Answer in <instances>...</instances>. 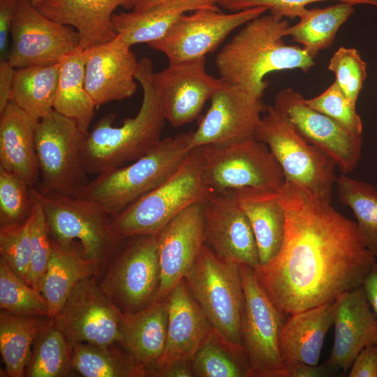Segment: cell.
Listing matches in <instances>:
<instances>
[{"label": "cell", "mask_w": 377, "mask_h": 377, "mask_svg": "<svg viewBox=\"0 0 377 377\" xmlns=\"http://www.w3.org/2000/svg\"><path fill=\"white\" fill-rule=\"evenodd\" d=\"M285 211L282 245L256 279L286 317L327 302L362 285L377 260L355 222L309 190L285 181L277 189Z\"/></svg>", "instance_id": "1"}, {"label": "cell", "mask_w": 377, "mask_h": 377, "mask_svg": "<svg viewBox=\"0 0 377 377\" xmlns=\"http://www.w3.org/2000/svg\"><path fill=\"white\" fill-rule=\"evenodd\" d=\"M265 13L246 22L215 58L219 77L256 99H262L268 87L264 80L268 73L295 68L307 72L315 64L310 52L282 40L288 20Z\"/></svg>", "instance_id": "2"}, {"label": "cell", "mask_w": 377, "mask_h": 377, "mask_svg": "<svg viewBox=\"0 0 377 377\" xmlns=\"http://www.w3.org/2000/svg\"><path fill=\"white\" fill-rule=\"evenodd\" d=\"M153 63L148 57L141 58L135 73L140 84L143 98L138 114L113 126L116 114L103 117L85 136L82 158L89 175L124 166L145 155L161 139L165 118L152 83Z\"/></svg>", "instance_id": "3"}, {"label": "cell", "mask_w": 377, "mask_h": 377, "mask_svg": "<svg viewBox=\"0 0 377 377\" xmlns=\"http://www.w3.org/2000/svg\"><path fill=\"white\" fill-rule=\"evenodd\" d=\"M192 131L162 139L131 164L102 172L77 196L100 204L113 216L170 177L189 151Z\"/></svg>", "instance_id": "4"}, {"label": "cell", "mask_w": 377, "mask_h": 377, "mask_svg": "<svg viewBox=\"0 0 377 377\" xmlns=\"http://www.w3.org/2000/svg\"><path fill=\"white\" fill-rule=\"evenodd\" d=\"M209 194L202 181L201 151L195 147L165 182L111 216V229L121 239L156 235L178 214Z\"/></svg>", "instance_id": "5"}, {"label": "cell", "mask_w": 377, "mask_h": 377, "mask_svg": "<svg viewBox=\"0 0 377 377\" xmlns=\"http://www.w3.org/2000/svg\"><path fill=\"white\" fill-rule=\"evenodd\" d=\"M41 205L52 239L103 265L124 239L112 230L110 216L94 200L57 193L44 194L31 186Z\"/></svg>", "instance_id": "6"}, {"label": "cell", "mask_w": 377, "mask_h": 377, "mask_svg": "<svg viewBox=\"0 0 377 377\" xmlns=\"http://www.w3.org/2000/svg\"><path fill=\"white\" fill-rule=\"evenodd\" d=\"M184 279L212 326L244 346L245 300L239 264L221 258L204 244Z\"/></svg>", "instance_id": "7"}, {"label": "cell", "mask_w": 377, "mask_h": 377, "mask_svg": "<svg viewBox=\"0 0 377 377\" xmlns=\"http://www.w3.org/2000/svg\"><path fill=\"white\" fill-rule=\"evenodd\" d=\"M253 136L268 146L283 170L285 181L330 203L337 178L336 163L302 137L274 106H267Z\"/></svg>", "instance_id": "8"}, {"label": "cell", "mask_w": 377, "mask_h": 377, "mask_svg": "<svg viewBox=\"0 0 377 377\" xmlns=\"http://www.w3.org/2000/svg\"><path fill=\"white\" fill-rule=\"evenodd\" d=\"M198 147L202 181L209 193L244 187L277 190L285 182L283 170L268 146L254 136Z\"/></svg>", "instance_id": "9"}, {"label": "cell", "mask_w": 377, "mask_h": 377, "mask_svg": "<svg viewBox=\"0 0 377 377\" xmlns=\"http://www.w3.org/2000/svg\"><path fill=\"white\" fill-rule=\"evenodd\" d=\"M76 122L54 109L36 124L35 144L41 193L77 196L89 182L82 158L84 136Z\"/></svg>", "instance_id": "10"}, {"label": "cell", "mask_w": 377, "mask_h": 377, "mask_svg": "<svg viewBox=\"0 0 377 377\" xmlns=\"http://www.w3.org/2000/svg\"><path fill=\"white\" fill-rule=\"evenodd\" d=\"M124 239L110 257L99 284L104 293L123 311H138L150 304L158 291L160 266L156 235Z\"/></svg>", "instance_id": "11"}, {"label": "cell", "mask_w": 377, "mask_h": 377, "mask_svg": "<svg viewBox=\"0 0 377 377\" xmlns=\"http://www.w3.org/2000/svg\"><path fill=\"white\" fill-rule=\"evenodd\" d=\"M244 294L242 339L247 351L249 377H286L279 350V337L286 320L260 287L254 269L239 264Z\"/></svg>", "instance_id": "12"}, {"label": "cell", "mask_w": 377, "mask_h": 377, "mask_svg": "<svg viewBox=\"0 0 377 377\" xmlns=\"http://www.w3.org/2000/svg\"><path fill=\"white\" fill-rule=\"evenodd\" d=\"M121 313L95 276H91L76 284L62 309L50 320L71 349L80 343L108 346L120 342Z\"/></svg>", "instance_id": "13"}, {"label": "cell", "mask_w": 377, "mask_h": 377, "mask_svg": "<svg viewBox=\"0 0 377 377\" xmlns=\"http://www.w3.org/2000/svg\"><path fill=\"white\" fill-rule=\"evenodd\" d=\"M265 7H255L232 13L218 7L183 14L161 39L148 45L163 53L169 63L205 57L214 52L235 29L265 14Z\"/></svg>", "instance_id": "14"}, {"label": "cell", "mask_w": 377, "mask_h": 377, "mask_svg": "<svg viewBox=\"0 0 377 377\" xmlns=\"http://www.w3.org/2000/svg\"><path fill=\"white\" fill-rule=\"evenodd\" d=\"M8 60L15 68L60 62L80 47V37L72 27L42 14L29 0H16Z\"/></svg>", "instance_id": "15"}, {"label": "cell", "mask_w": 377, "mask_h": 377, "mask_svg": "<svg viewBox=\"0 0 377 377\" xmlns=\"http://www.w3.org/2000/svg\"><path fill=\"white\" fill-rule=\"evenodd\" d=\"M310 144L336 163L341 173L353 171L361 158L363 134L350 132L328 116L311 108L298 91H279L273 105Z\"/></svg>", "instance_id": "16"}, {"label": "cell", "mask_w": 377, "mask_h": 377, "mask_svg": "<svg viewBox=\"0 0 377 377\" xmlns=\"http://www.w3.org/2000/svg\"><path fill=\"white\" fill-rule=\"evenodd\" d=\"M205 57L169 63L153 73L151 80L165 118L174 127L190 123L200 115L206 102L225 84L207 73Z\"/></svg>", "instance_id": "17"}, {"label": "cell", "mask_w": 377, "mask_h": 377, "mask_svg": "<svg viewBox=\"0 0 377 377\" xmlns=\"http://www.w3.org/2000/svg\"><path fill=\"white\" fill-rule=\"evenodd\" d=\"M201 204L204 244L226 261L255 269L260 264L256 240L232 191L210 193Z\"/></svg>", "instance_id": "18"}, {"label": "cell", "mask_w": 377, "mask_h": 377, "mask_svg": "<svg viewBox=\"0 0 377 377\" xmlns=\"http://www.w3.org/2000/svg\"><path fill=\"white\" fill-rule=\"evenodd\" d=\"M211 105L192 131L191 149L253 137L267 106L234 86L225 84L213 95Z\"/></svg>", "instance_id": "19"}, {"label": "cell", "mask_w": 377, "mask_h": 377, "mask_svg": "<svg viewBox=\"0 0 377 377\" xmlns=\"http://www.w3.org/2000/svg\"><path fill=\"white\" fill-rule=\"evenodd\" d=\"M201 202L184 209L156 234L160 266L156 300L166 299L185 278L204 244Z\"/></svg>", "instance_id": "20"}, {"label": "cell", "mask_w": 377, "mask_h": 377, "mask_svg": "<svg viewBox=\"0 0 377 377\" xmlns=\"http://www.w3.org/2000/svg\"><path fill=\"white\" fill-rule=\"evenodd\" d=\"M85 51V88L96 108L135 94L138 61L120 36Z\"/></svg>", "instance_id": "21"}, {"label": "cell", "mask_w": 377, "mask_h": 377, "mask_svg": "<svg viewBox=\"0 0 377 377\" xmlns=\"http://www.w3.org/2000/svg\"><path fill=\"white\" fill-rule=\"evenodd\" d=\"M333 325L334 343L327 364L345 374L362 348L377 345V315L362 285L334 300Z\"/></svg>", "instance_id": "22"}, {"label": "cell", "mask_w": 377, "mask_h": 377, "mask_svg": "<svg viewBox=\"0 0 377 377\" xmlns=\"http://www.w3.org/2000/svg\"><path fill=\"white\" fill-rule=\"evenodd\" d=\"M136 0H45L34 4L47 17L75 27L80 47L87 50L108 43L118 35L112 17L119 6L133 8Z\"/></svg>", "instance_id": "23"}, {"label": "cell", "mask_w": 377, "mask_h": 377, "mask_svg": "<svg viewBox=\"0 0 377 377\" xmlns=\"http://www.w3.org/2000/svg\"><path fill=\"white\" fill-rule=\"evenodd\" d=\"M165 349L157 361H192L212 326L193 297L185 279L170 293Z\"/></svg>", "instance_id": "24"}, {"label": "cell", "mask_w": 377, "mask_h": 377, "mask_svg": "<svg viewBox=\"0 0 377 377\" xmlns=\"http://www.w3.org/2000/svg\"><path fill=\"white\" fill-rule=\"evenodd\" d=\"M37 122L12 101L0 113V168L30 186H36L40 175L35 144Z\"/></svg>", "instance_id": "25"}, {"label": "cell", "mask_w": 377, "mask_h": 377, "mask_svg": "<svg viewBox=\"0 0 377 377\" xmlns=\"http://www.w3.org/2000/svg\"><path fill=\"white\" fill-rule=\"evenodd\" d=\"M334 302L296 313L285 320L279 337L284 368L297 362L318 364L325 336L333 325Z\"/></svg>", "instance_id": "26"}, {"label": "cell", "mask_w": 377, "mask_h": 377, "mask_svg": "<svg viewBox=\"0 0 377 377\" xmlns=\"http://www.w3.org/2000/svg\"><path fill=\"white\" fill-rule=\"evenodd\" d=\"M230 191L251 225L259 265L265 264L279 251L285 232L286 214L277 190L244 187Z\"/></svg>", "instance_id": "27"}, {"label": "cell", "mask_w": 377, "mask_h": 377, "mask_svg": "<svg viewBox=\"0 0 377 377\" xmlns=\"http://www.w3.org/2000/svg\"><path fill=\"white\" fill-rule=\"evenodd\" d=\"M167 325V298L162 300L154 299L138 311H122L119 343L146 369L163 353Z\"/></svg>", "instance_id": "28"}, {"label": "cell", "mask_w": 377, "mask_h": 377, "mask_svg": "<svg viewBox=\"0 0 377 377\" xmlns=\"http://www.w3.org/2000/svg\"><path fill=\"white\" fill-rule=\"evenodd\" d=\"M217 7L209 0H170L142 12L113 14L114 31L128 46L157 41L165 36L184 13Z\"/></svg>", "instance_id": "29"}, {"label": "cell", "mask_w": 377, "mask_h": 377, "mask_svg": "<svg viewBox=\"0 0 377 377\" xmlns=\"http://www.w3.org/2000/svg\"><path fill=\"white\" fill-rule=\"evenodd\" d=\"M102 265L52 239L51 256L40 288L48 304L49 319L60 311L76 284L97 275Z\"/></svg>", "instance_id": "30"}, {"label": "cell", "mask_w": 377, "mask_h": 377, "mask_svg": "<svg viewBox=\"0 0 377 377\" xmlns=\"http://www.w3.org/2000/svg\"><path fill=\"white\" fill-rule=\"evenodd\" d=\"M86 51L79 47L60 61V73L53 109L74 120L87 133L96 105L84 84Z\"/></svg>", "instance_id": "31"}, {"label": "cell", "mask_w": 377, "mask_h": 377, "mask_svg": "<svg viewBox=\"0 0 377 377\" xmlns=\"http://www.w3.org/2000/svg\"><path fill=\"white\" fill-rule=\"evenodd\" d=\"M59 73L60 62L15 68L10 101L38 121L53 110Z\"/></svg>", "instance_id": "32"}, {"label": "cell", "mask_w": 377, "mask_h": 377, "mask_svg": "<svg viewBox=\"0 0 377 377\" xmlns=\"http://www.w3.org/2000/svg\"><path fill=\"white\" fill-rule=\"evenodd\" d=\"M353 6L337 2L325 8H302L296 13L299 22L288 26L284 36H291L302 47L316 56L332 44L339 29L354 13Z\"/></svg>", "instance_id": "33"}, {"label": "cell", "mask_w": 377, "mask_h": 377, "mask_svg": "<svg viewBox=\"0 0 377 377\" xmlns=\"http://www.w3.org/2000/svg\"><path fill=\"white\" fill-rule=\"evenodd\" d=\"M47 317L0 313V352L4 376L22 377L31 356V347L40 331L50 322Z\"/></svg>", "instance_id": "34"}, {"label": "cell", "mask_w": 377, "mask_h": 377, "mask_svg": "<svg viewBox=\"0 0 377 377\" xmlns=\"http://www.w3.org/2000/svg\"><path fill=\"white\" fill-rule=\"evenodd\" d=\"M195 377H249V359L243 345L231 342L212 327L191 361Z\"/></svg>", "instance_id": "35"}, {"label": "cell", "mask_w": 377, "mask_h": 377, "mask_svg": "<svg viewBox=\"0 0 377 377\" xmlns=\"http://www.w3.org/2000/svg\"><path fill=\"white\" fill-rule=\"evenodd\" d=\"M110 346L80 343L72 349L73 370L85 377H145V367Z\"/></svg>", "instance_id": "36"}, {"label": "cell", "mask_w": 377, "mask_h": 377, "mask_svg": "<svg viewBox=\"0 0 377 377\" xmlns=\"http://www.w3.org/2000/svg\"><path fill=\"white\" fill-rule=\"evenodd\" d=\"M336 184L339 201L349 207L366 248L377 260V189L369 182L343 174Z\"/></svg>", "instance_id": "37"}, {"label": "cell", "mask_w": 377, "mask_h": 377, "mask_svg": "<svg viewBox=\"0 0 377 377\" xmlns=\"http://www.w3.org/2000/svg\"><path fill=\"white\" fill-rule=\"evenodd\" d=\"M73 371L72 349L50 320L34 339L25 374L29 377H66Z\"/></svg>", "instance_id": "38"}, {"label": "cell", "mask_w": 377, "mask_h": 377, "mask_svg": "<svg viewBox=\"0 0 377 377\" xmlns=\"http://www.w3.org/2000/svg\"><path fill=\"white\" fill-rule=\"evenodd\" d=\"M0 308L17 316L47 318L49 316L48 304L42 293L22 279L2 258H0Z\"/></svg>", "instance_id": "39"}, {"label": "cell", "mask_w": 377, "mask_h": 377, "mask_svg": "<svg viewBox=\"0 0 377 377\" xmlns=\"http://www.w3.org/2000/svg\"><path fill=\"white\" fill-rule=\"evenodd\" d=\"M34 205L31 186L16 174L0 168L1 226L25 221Z\"/></svg>", "instance_id": "40"}, {"label": "cell", "mask_w": 377, "mask_h": 377, "mask_svg": "<svg viewBox=\"0 0 377 377\" xmlns=\"http://www.w3.org/2000/svg\"><path fill=\"white\" fill-rule=\"evenodd\" d=\"M0 254L10 268L31 286V244L29 218L20 223L1 226Z\"/></svg>", "instance_id": "41"}, {"label": "cell", "mask_w": 377, "mask_h": 377, "mask_svg": "<svg viewBox=\"0 0 377 377\" xmlns=\"http://www.w3.org/2000/svg\"><path fill=\"white\" fill-rule=\"evenodd\" d=\"M304 102L350 132L363 134L362 121L356 111V105L343 94L335 81L320 95L304 98Z\"/></svg>", "instance_id": "42"}, {"label": "cell", "mask_w": 377, "mask_h": 377, "mask_svg": "<svg viewBox=\"0 0 377 377\" xmlns=\"http://www.w3.org/2000/svg\"><path fill=\"white\" fill-rule=\"evenodd\" d=\"M328 69L343 94L356 105L367 77V63L355 48L339 47L332 57Z\"/></svg>", "instance_id": "43"}, {"label": "cell", "mask_w": 377, "mask_h": 377, "mask_svg": "<svg viewBox=\"0 0 377 377\" xmlns=\"http://www.w3.org/2000/svg\"><path fill=\"white\" fill-rule=\"evenodd\" d=\"M34 200V205L29 216L31 244L30 281L31 286L40 291L51 256L52 239L43 208L36 200Z\"/></svg>", "instance_id": "44"}, {"label": "cell", "mask_w": 377, "mask_h": 377, "mask_svg": "<svg viewBox=\"0 0 377 377\" xmlns=\"http://www.w3.org/2000/svg\"><path fill=\"white\" fill-rule=\"evenodd\" d=\"M324 1L346 2L353 6L367 4L377 7V0H219L218 5L231 12L262 6L282 17L293 19L296 17L297 12L307 5Z\"/></svg>", "instance_id": "45"}, {"label": "cell", "mask_w": 377, "mask_h": 377, "mask_svg": "<svg viewBox=\"0 0 377 377\" xmlns=\"http://www.w3.org/2000/svg\"><path fill=\"white\" fill-rule=\"evenodd\" d=\"M349 377H377V345H368L355 357Z\"/></svg>", "instance_id": "46"}, {"label": "cell", "mask_w": 377, "mask_h": 377, "mask_svg": "<svg viewBox=\"0 0 377 377\" xmlns=\"http://www.w3.org/2000/svg\"><path fill=\"white\" fill-rule=\"evenodd\" d=\"M147 376L193 377L191 362L184 360L156 361L146 368Z\"/></svg>", "instance_id": "47"}, {"label": "cell", "mask_w": 377, "mask_h": 377, "mask_svg": "<svg viewBox=\"0 0 377 377\" xmlns=\"http://www.w3.org/2000/svg\"><path fill=\"white\" fill-rule=\"evenodd\" d=\"M16 8V0L0 1V54L1 59H7V46L8 34L11 31L12 24Z\"/></svg>", "instance_id": "48"}, {"label": "cell", "mask_w": 377, "mask_h": 377, "mask_svg": "<svg viewBox=\"0 0 377 377\" xmlns=\"http://www.w3.org/2000/svg\"><path fill=\"white\" fill-rule=\"evenodd\" d=\"M285 369L286 377H328L336 376L339 374L327 362L321 365L297 362L286 366Z\"/></svg>", "instance_id": "49"}, {"label": "cell", "mask_w": 377, "mask_h": 377, "mask_svg": "<svg viewBox=\"0 0 377 377\" xmlns=\"http://www.w3.org/2000/svg\"><path fill=\"white\" fill-rule=\"evenodd\" d=\"M15 68L8 59L0 61V113L10 102L11 89Z\"/></svg>", "instance_id": "50"}, {"label": "cell", "mask_w": 377, "mask_h": 377, "mask_svg": "<svg viewBox=\"0 0 377 377\" xmlns=\"http://www.w3.org/2000/svg\"><path fill=\"white\" fill-rule=\"evenodd\" d=\"M362 286L371 307L377 315V260L366 276Z\"/></svg>", "instance_id": "51"}, {"label": "cell", "mask_w": 377, "mask_h": 377, "mask_svg": "<svg viewBox=\"0 0 377 377\" xmlns=\"http://www.w3.org/2000/svg\"><path fill=\"white\" fill-rule=\"evenodd\" d=\"M170 0H136L133 11L142 12L160 3ZM214 5H217L219 0H209Z\"/></svg>", "instance_id": "52"}, {"label": "cell", "mask_w": 377, "mask_h": 377, "mask_svg": "<svg viewBox=\"0 0 377 377\" xmlns=\"http://www.w3.org/2000/svg\"><path fill=\"white\" fill-rule=\"evenodd\" d=\"M29 1H30L33 4H35L45 0H29Z\"/></svg>", "instance_id": "53"}]
</instances>
